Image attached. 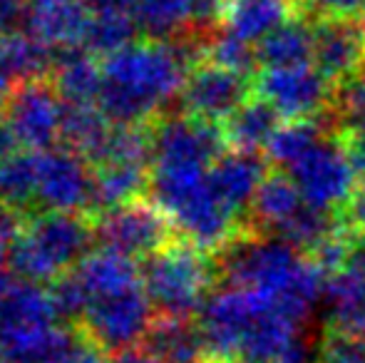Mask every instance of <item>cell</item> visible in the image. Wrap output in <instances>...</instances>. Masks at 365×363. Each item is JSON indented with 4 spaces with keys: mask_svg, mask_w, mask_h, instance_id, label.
Returning <instances> with one entry per match:
<instances>
[{
    "mask_svg": "<svg viewBox=\"0 0 365 363\" xmlns=\"http://www.w3.org/2000/svg\"><path fill=\"white\" fill-rule=\"evenodd\" d=\"M274 301L244 286H226L214 291L197 314L209 359H239L241 344Z\"/></svg>",
    "mask_w": 365,
    "mask_h": 363,
    "instance_id": "8992f818",
    "label": "cell"
},
{
    "mask_svg": "<svg viewBox=\"0 0 365 363\" xmlns=\"http://www.w3.org/2000/svg\"><path fill=\"white\" fill-rule=\"evenodd\" d=\"M358 334H365V316H363V321H361V326H358Z\"/></svg>",
    "mask_w": 365,
    "mask_h": 363,
    "instance_id": "bcb514c9",
    "label": "cell"
},
{
    "mask_svg": "<svg viewBox=\"0 0 365 363\" xmlns=\"http://www.w3.org/2000/svg\"><path fill=\"white\" fill-rule=\"evenodd\" d=\"M140 279L159 316L197 319L221 284L217 254L174 237L167 247L140 262Z\"/></svg>",
    "mask_w": 365,
    "mask_h": 363,
    "instance_id": "3957f363",
    "label": "cell"
},
{
    "mask_svg": "<svg viewBox=\"0 0 365 363\" xmlns=\"http://www.w3.org/2000/svg\"><path fill=\"white\" fill-rule=\"evenodd\" d=\"M112 363H162L154 354H149L142 344L130 346V349H122L117 354H112Z\"/></svg>",
    "mask_w": 365,
    "mask_h": 363,
    "instance_id": "ab89813d",
    "label": "cell"
},
{
    "mask_svg": "<svg viewBox=\"0 0 365 363\" xmlns=\"http://www.w3.org/2000/svg\"><path fill=\"white\" fill-rule=\"evenodd\" d=\"M33 3H50V0H33Z\"/></svg>",
    "mask_w": 365,
    "mask_h": 363,
    "instance_id": "7dc6e473",
    "label": "cell"
},
{
    "mask_svg": "<svg viewBox=\"0 0 365 363\" xmlns=\"http://www.w3.org/2000/svg\"><path fill=\"white\" fill-rule=\"evenodd\" d=\"M274 363H308V356H306V349H303V344H298V341H293L289 349L284 351V354L279 356Z\"/></svg>",
    "mask_w": 365,
    "mask_h": 363,
    "instance_id": "b9f144b4",
    "label": "cell"
},
{
    "mask_svg": "<svg viewBox=\"0 0 365 363\" xmlns=\"http://www.w3.org/2000/svg\"><path fill=\"white\" fill-rule=\"evenodd\" d=\"M254 95V75H244L217 63H199L189 70L179 90V112L202 120L224 122Z\"/></svg>",
    "mask_w": 365,
    "mask_h": 363,
    "instance_id": "8fae6325",
    "label": "cell"
},
{
    "mask_svg": "<svg viewBox=\"0 0 365 363\" xmlns=\"http://www.w3.org/2000/svg\"><path fill=\"white\" fill-rule=\"evenodd\" d=\"M306 204L298 184L291 175L276 167L274 172L264 177L261 187L256 189L254 202L249 209V232L271 234L274 237L281 227Z\"/></svg>",
    "mask_w": 365,
    "mask_h": 363,
    "instance_id": "2e32d148",
    "label": "cell"
},
{
    "mask_svg": "<svg viewBox=\"0 0 365 363\" xmlns=\"http://www.w3.org/2000/svg\"><path fill=\"white\" fill-rule=\"evenodd\" d=\"M90 15L102 13H132L135 10V0H82Z\"/></svg>",
    "mask_w": 365,
    "mask_h": 363,
    "instance_id": "f35d334b",
    "label": "cell"
},
{
    "mask_svg": "<svg viewBox=\"0 0 365 363\" xmlns=\"http://www.w3.org/2000/svg\"><path fill=\"white\" fill-rule=\"evenodd\" d=\"M50 299H53V306L58 311L60 324L65 326H77L82 324L87 309H90V291H87L85 281L80 279V274L73 269L63 272L60 276H55L53 281L48 284Z\"/></svg>",
    "mask_w": 365,
    "mask_h": 363,
    "instance_id": "f1b7e54d",
    "label": "cell"
},
{
    "mask_svg": "<svg viewBox=\"0 0 365 363\" xmlns=\"http://www.w3.org/2000/svg\"><path fill=\"white\" fill-rule=\"evenodd\" d=\"M261 68H296L313 63V23L303 13L256 43Z\"/></svg>",
    "mask_w": 365,
    "mask_h": 363,
    "instance_id": "d6986e66",
    "label": "cell"
},
{
    "mask_svg": "<svg viewBox=\"0 0 365 363\" xmlns=\"http://www.w3.org/2000/svg\"><path fill=\"white\" fill-rule=\"evenodd\" d=\"M0 33H3V25H0Z\"/></svg>",
    "mask_w": 365,
    "mask_h": 363,
    "instance_id": "c3c4849f",
    "label": "cell"
},
{
    "mask_svg": "<svg viewBox=\"0 0 365 363\" xmlns=\"http://www.w3.org/2000/svg\"><path fill=\"white\" fill-rule=\"evenodd\" d=\"M87 23H90V10L82 0H50V3L30 0L23 13L25 30L58 50L82 45Z\"/></svg>",
    "mask_w": 365,
    "mask_h": 363,
    "instance_id": "5bb4252c",
    "label": "cell"
},
{
    "mask_svg": "<svg viewBox=\"0 0 365 363\" xmlns=\"http://www.w3.org/2000/svg\"><path fill=\"white\" fill-rule=\"evenodd\" d=\"M328 117H331L333 127L363 125L365 122V65L348 78L333 83Z\"/></svg>",
    "mask_w": 365,
    "mask_h": 363,
    "instance_id": "4dcf8cb0",
    "label": "cell"
},
{
    "mask_svg": "<svg viewBox=\"0 0 365 363\" xmlns=\"http://www.w3.org/2000/svg\"><path fill=\"white\" fill-rule=\"evenodd\" d=\"M95 170V194H92V217L107 212L120 204L142 199L149 192L152 167L135 165V162H115L100 165Z\"/></svg>",
    "mask_w": 365,
    "mask_h": 363,
    "instance_id": "ffe728a7",
    "label": "cell"
},
{
    "mask_svg": "<svg viewBox=\"0 0 365 363\" xmlns=\"http://www.w3.org/2000/svg\"><path fill=\"white\" fill-rule=\"evenodd\" d=\"M154 316L157 311L140 279L125 289L95 296L80 326H85L92 339L100 341L110 354H117L122 349L142 344Z\"/></svg>",
    "mask_w": 365,
    "mask_h": 363,
    "instance_id": "52a82bcc",
    "label": "cell"
},
{
    "mask_svg": "<svg viewBox=\"0 0 365 363\" xmlns=\"http://www.w3.org/2000/svg\"><path fill=\"white\" fill-rule=\"evenodd\" d=\"M336 132L331 117H301V120H289L286 125H279L274 137L266 145L264 155L279 170H289L296 160H301L311 147H316L323 137Z\"/></svg>",
    "mask_w": 365,
    "mask_h": 363,
    "instance_id": "603a6c76",
    "label": "cell"
},
{
    "mask_svg": "<svg viewBox=\"0 0 365 363\" xmlns=\"http://www.w3.org/2000/svg\"><path fill=\"white\" fill-rule=\"evenodd\" d=\"M0 202L38 212V152L15 150L0 157Z\"/></svg>",
    "mask_w": 365,
    "mask_h": 363,
    "instance_id": "d4e9b609",
    "label": "cell"
},
{
    "mask_svg": "<svg viewBox=\"0 0 365 363\" xmlns=\"http://www.w3.org/2000/svg\"><path fill=\"white\" fill-rule=\"evenodd\" d=\"M95 232L100 247L125 254L135 262L152 257L177 237L167 214L145 197L100 212L95 217Z\"/></svg>",
    "mask_w": 365,
    "mask_h": 363,
    "instance_id": "5b68a950",
    "label": "cell"
},
{
    "mask_svg": "<svg viewBox=\"0 0 365 363\" xmlns=\"http://www.w3.org/2000/svg\"><path fill=\"white\" fill-rule=\"evenodd\" d=\"M254 92L264 97L281 117H323L331 110L333 83L316 63L296 68H261L254 78Z\"/></svg>",
    "mask_w": 365,
    "mask_h": 363,
    "instance_id": "9c48e42d",
    "label": "cell"
},
{
    "mask_svg": "<svg viewBox=\"0 0 365 363\" xmlns=\"http://www.w3.org/2000/svg\"><path fill=\"white\" fill-rule=\"evenodd\" d=\"M58 60V48L25 33H0V75L10 85L50 78Z\"/></svg>",
    "mask_w": 365,
    "mask_h": 363,
    "instance_id": "e0dca14e",
    "label": "cell"
},
{
    "mask_svg": "<svg viewBox=\"0 0 365 363\" xmlns=\"http://www.w3.org/2000/svg\"><path fill=\"white\" fill-rule=\"evenodd\" d=\"M23 13H25V3L23 0H0V25L10 28L15 20H23Z\"/></svg>",
    "mask_w": 365,
    "mask_h": 363,
    "instance_id": "60d3db41",
    "label": "cell"
},
{
    "mask_svg": "<svg viewBox=\"0 0 365 363\" xmlns=\"http://www.w3.org/2000/svg\"><path fill=\"white\" fill-rule=\"evenodd\" d=\"M318 363H365V334L331 324L318 344Z\"/></svg>",
    "mask_w": 365,
    "mask_h": 363,
    "instance_id": "1f68e13d",
    "label": "cell"
},
{
    "mask_svg": "<svg viewBox=\"0 0 365 363\" xmlns=\"http://www.w3.org/2000/svg\"><path fill=\"white\" fill-rule=\"evenodd\" d=\"M65 100L50 78L15 83L5 97L0 115L13 130L23 150L43 152L63 137Z\"/></svg>",
    "mask_w": 365,
    "mask_h": 363,
    "instance_id": "277c9868",
    "label": "cell"
},
{
    "mask_svg": "<svg viewBox=\"0 0 365 363\" xmlns=\"http://www.w3.org/2000/svg\"><path fill=\"white\" fill-rule=\"evenodd\" d=\"M137 20L132 13H102L90 15L82 48L92 53L95 58H110L112 53L127 48L137 40Z\"/></svg>",
    "mask_w": 365,
    "mask_h": 363,
    "instance_id": "4316f807",
    "label": "cell"
},
{
    "mask_svg": "<svg viewBox=\"0 0 365 363\" xmlns=\"http://www.w3.org/2000/svg\"><path fill=\"white\" fill-rule=\"evenodd\" d=\"M28 217L30 214L23 212V209L0 202V244H3V247H10V244L23 234L25 224H28Z\"/></svg>",
    "mask_w": 365,
    "mask_h": 363,
    "instance_id": "74e56055",
    "label": "cell"
},
{
    "mask_svg": "<svg viewBox=\"0 0 365 363\" xmlns=\"http://www.w3.org/2000/svg\"><path fill=\"white\" fill-rule=\"evenodd\" d=\"M289 175L298 184L303 199L313 207L338 209L348 202L356 189V167L348 160L346 150L338 142L336 132L323 137L316 147L289 167Z\"/></svg>",
    "mask_w": 365,
    "mask_h": 363,
    "instance_id": "ba28073f",
    "label": "cell"
},
{
    "mask_svg": "<svg viewBox=\"0 0 365 363\" xmlns=\"http://www.w3.org/2000/svg\"><path fill=\"white\" fill-rule=\"evenodd\" d=\"M145 38L172 40L189 30V0H135L132 10Z\"/></svg>",
    "mask_w": 365,
    "mask_h": 363,
    "instance_id": "83f0119b",
    "label": "cell"
},
{
    "mask_svg": "<svg viewBox=\"0 0 365 363\" xmlns=\"http://www.w3.org/2000/svg\"><path fill=\"white\" fill-rule=\"evenodd\" d=\"M95 170L70 147L38 152V212H85L92 214Z\"/></svg>",
    "mask_w": 365,
    "mask_h": 363,
    "instance_id": "30bf717a",
    "label": "cell"
},
{
    "mask_svg": "<svg viewBox=\"0 0 365 363\" xmlns=\"http://www.w3.org/2000/svg\"><path fill=\"white\" fill-rule=\"evenodd\" d=\"M95 242L92 214L43 209L30 214L23 234L8 247L10 272L28 281L50 284L55 276L77 267Z\"/></svg>",
    "mask_w": 365,
    "mask_h": 363,
    "instance_id": "7a4b0ae2",
    "label": "cell"
},
{
    "mask_svg": "<svg viewBox=\"0 0 365 363\" xmlns=\"http://www.w3.org/2000/svg\"><path fill=\"white\" fill-rule=\"evenodd\" d=\"M207 363H246V361H241V359H209Z\"/></svg>",
    "mask_w": 365,
    "mask_h": 363,
    "instance_id": "f6af8a7d",
    "label": "cell"
},
{
    "mask_svg": "<svg viewBox=\"0 0 365 363\" xmlns=\"http://www.w3.org/2000/svg\"><path fill=\"white\" fill-rule=\"evenodd\" d=\"M75 272L85 281L92 299L102 294H110V291L125 289V286L140 281V269L135 267V259L125 257V254H117L105 247L87 254L75 267Z\"/></svg>",
    "mask_w": 365,
    "mask_h": 363,
    "instance_id": "484cf974",
    "label": "cell"
},
{
    "mask_svg": "<svg viewBox=\"0 0 365 363\" xmlns=\"http://www.w3.org/2000/svg\"><path fill=\"white\" fill-rule=\"evenodd\" d=\"M271 172V162L261 152L234 150L224 152L212 167H209V180L217 194L226 202V207L234 209L241 222H249V209L254 202L256 189L261 187L264 177ZM249 229V224H246Z\"/></svg>",
    "mask_w": 365,
    "mask_h": 363,
    "instance_id": "4fadbf2b",
    "label": "cell"
},
{
    "mask_svg": "<svg viewBox=\"0 0 365 363\" xmlns=\"http://www.w3.org/2000/svg\"><path fill=\"white\" fill-rule=\"evenodd\" d=\"M10 88H13V85H10L8 80L3 78V75H0V107H3V102H5V97H8Z\"/></svg>",
    "mask_w": 365,
    "mask_h": 363,
    "instance_id": "ee69618b",
    "label": "cell"
},
{
    "mask_svg": "<svg viewBox=\"0 0 365 363\" xmlns=\"http://www.w3.org/2000/svg\"><path fill=\"white\" fill-rule=\"evenodd\" d=\"M207 60L209 63L224 65L229 70H236V73L254 75V78L261 70L254 43L239 38V35H234L226 28H221L212 35V40L207 45Z\"/></svg>",
    "mask_w": 365,
    "mask_h": 363,
    "instance_id": "f546056e",
    "label": "cell"
},
{
    "mask_svg": "<svg viewBox=\"0 0 365 363\" xmlns=\"http://www.w3.org/2000/svg\"><path fill=\"white\" fill-rule=\"evenodd\" d=\"M110 351L92 339V334L85 326H68L65 339L60 344L58 354L53 356L50 363H112Z\"/></svg>",
    "mask_w": 365,
    "mask_h": 363,
    "instance_id": "d6a6232c",
    "label": "cell"
},
{
    "mask_svg": "<svg viewBox=\"0 0 365 363\" xmlns=\"http://www.w3.org/2000/svg\"><path fill=\"white\" fill-rule=\"evenodd\" d=\"M365 0H298V10L313 18H356L363 15Z\"/></svg>",
    "mask_w": 365,
    "mask_h": 363,
    "instance_id": "e575fe53",
    "label": "cell"
},
{
    "mask_svg": "<svg viewBox=\"0 0 365 363\" xmlns=\"http://www.w3.org/2000/svg\"><path fill=\"white\" fill-rule=\"evenodd\" d=\"M231 0H189V30L214 35L226 25Z\"/></svg>",
    "mask_w": 365,
    "mask_h": 363,
    "instance_id": "836d02e7",
    "label": "cell"
},
{
    "mask_svg": "<svg viewBox=\"0 0 365 363\" xmlns=\"http://www.w3.org/2000/svg\"><path fill=\"white\" fill-rule=\"evenodd\" d=\"M336 137L358 175H365V122L363 125L336 127Z\"/></svg>",
    "mask_w": 365,
    "mask_h": 363,
    "instance_id": "d590c367",
    "label": "cell"
},
{
    "mask_svg": "<svg viewBox=\"0 0 365 363\" xmlns=\"http://www.w3.org/2000/svg\"><path fill=\"white\" fill-rule=\"evenodd\" d=\"M298 13V0H231L224 28L249 43H259Z\"/></svg>",
    "mask_w": 365,
    "mask_h": 363,
    "instance_id": "7402d4cb",
    "label": "cell"
},
{
    "mask_svg": "<svg viewBox=\"0 0 365 363\" xmlns=\"http://www.w3.org/2000/svg\"><path fill=\"white\" fill-rule=\"evenodd\" d=\"M10 274H13V272H10V262H8V247H3V244H0V284H3Z\"/></svg>",
    "mask_w": 365,
    "mask_h": 363,
    "instance_id": "7bdbcfd3",
    "label": "cell"
},
{
    "mask_svg": "<svg viewBox=\"0 0 365 363\" xmlns=\"http://www.w3.org/2000/svg\"><path fill=\"white\" fill-rule=\"evenodd\" d=\"M142 346L162 363H207L209 351L197 319L154 316Z\"/></svg>",
    "mask_w": 365,
    "mask_h": 363,
    "instance_id": "9a60e30c",
    "label": "cell"
},
{
    "mask_svg": "<svg viewBox=\"0 0 365 363\" xmlns=\"http://www.w3.org/2000/svg\"><path fill=\"white\" fill-rule=\"evenodd\" d=\"M338 214H341V222L348 232L365 237V175H361V182L356 184L348 202L338 209Z\"/></svg>",
    "mask_w": 365,
    "mask_h": 363,
    "instance_id": "8d00e7d4",
    "label": "cell"
},
{
    "mask_svg": "<svg viewBox=\"0 0 365 363\" xmlns=\"http://www.w3.org/2000/svg\"><path fill=\"white\" fill-rule=\"evenodd\" d=\"M279 112L254 92L244 105H239L224 122V137L234 150L259 152L266 150L274 132L279 130Z\"/></svg>",
    "mask_w": 365,
    "mask_h": 363,
    "instance_id": "44dd1931",
    "label": "cell"
},
{
    "mask_svg": "<svg viewBox=\"0 0 365 363\" xmlns=\"http://www.w3.org/2000/svg\"><path fill=\"white\" fill-rule=\"evenodd\" d=\"M189 70L172 40H135L102 58L100 107L115 125L154 122L179 95Z\"/></svg>",
    "mask_w": 365,
    "mask_h": 363,
    "instance_id": "6da1fadb",
    "label": "cell"
},
{
    "mask_svg": "<svg viewBox=\"0 0 365 363\" xmlns=\"http://www.w3.org/2000/svg\"><path fill=\"white\" fill-rule=\"evenodd\" d=\"M50 80L65 102H97L100 105L105 73H102V65H97L95 55L87 53L82 45L58 50Z\"/></svg>",
    "mask_w": 365,
    "mask_h": 363,
    "instance_id": "ac0fdd59",
    "label": "cell"
},
{
    "mask_svg": "<svg viewBox=\"0 0 365 363\" xmlns=\"http://www.w3.org/2000/svg\"><path fill=\"white\" fill-rule=\"evenodd\" d=\"M112 125L115 122L105 115L97 102H65L60 142L90 162L102 147L105 137L110 135Z\"/></svg>",
    "mask_w": 365,
    "mask_h": 363,
    "instance_id": "cb8c5ba5",
    "label": "cell"
},
{
    "mask_svg": "<svg viewBox=\"0 0 365 363\" xmlns=\"http://www.w3.org/2000/svg\"><path fill=\"white\" fill-rule=\"evenodd\" d=\"M313 63L331 83L348 78L365 65V20L313 18Z\"/></svg>",
    "mask_w": 365,
    "mask_h": 363,
    "instance_id": "7c38bea8",
    "label": "cell"
}]
</instances>
